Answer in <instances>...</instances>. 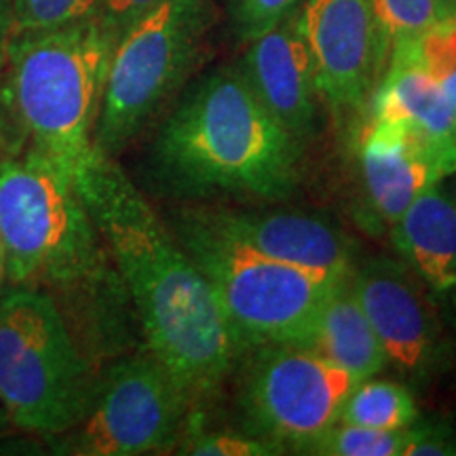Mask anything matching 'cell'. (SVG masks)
Here are the masks:
<instances>
[{
  "instance_id": "1",
  "label": "cell",
  "mask_w": 456,
  "mask_h": 456,
  "mask_svg": "<svg viewBox=\"0 0 456 456\" xmlns=\"http://www.w3.org/2000/svg\"><path fill=\"white\" fill-rule=\"evenodd\" d=\"M74 184L117 266L146 346L192 403L208 399L241 353L212 285L112 157L94 148Z\"/></svg>"
},
{
  "instance_id": "2",
  "label": "cell",
  "mask_w": 456,
  "mask_h": 456,
  "mask_svg": "<svg viewBox=\"0 0 456 456\" xmlns=\"http://www.w3.org/2000/svg\"><path fill=\"white\" fill-rule=\"evenodd\" d=\"M302 148L266 112L241 70L220 68L165 118L148 167L175 199L281 201L300 182Z\"/></svg>"
},
{
  "instance_id": "3",
  "label": "cell",
  "mask_w": 456,
  "mask_h": 456,
  "mask_svg": "<svg viewBox=\"0 0 456 456\" xmlns=\"http://www.w3.org/2000/svg\"><path fill=\"white\" fill-rule=\"evenodd\" d=\"M117 34L98 17L53 30L13 34L3 91L30 146L74 180L94 152Z\"/></svg>"
},
{
  "instance_id": "4",
  "label": "cell",
  "mask_w": 456,
  "mask_h": 456,
  "mask_svg": "<svg viewBox=\"0 0 456 456\" xmlns=\"http://www.w3.org/2000/svg\"><path fill=\"white\" fill-rule=\"evenodd\" d=\"M70 175L28 146L0 159V248L9 285L77 292L104 279L108 249Z\"/></svg>"
},
{
  "instance_id": "5",
  "label": "cell",
  "mask_w": 456,
  "mask_h": 456,
  "mask_svg": "<svg viewBox=\"0 0 456 456\" xmlns=\"http://www.w3.org/2000/svg\"><path fill=\"white\" fill-rule=\"evenodd\" d=\"M98 379L60 302L45 289L0 294V408L11 423L61 436L87 414Z\"/></svg>"
},
{
  "instance_id": "6",
  "label": "cell",
  "mask_w": 456,
  "mask_h": 456,
  "mask_svg": "<svg viewBox=\"0 0 456 456\" xmlns=\"http://www.w3.org/2000/svg\"><path fill=\"white\" fill-rule=\"evenodd\" d=\"M171 232L212 285L241 351L279 342L298 345L340 283L254 252L218 231L201 209H182Z\"/></svg>"
},
{
  "instance_id": "7",
  "label": "cell",
  "mask_w": 456,
  "mask_h": 456,
  "mask_svg": "<svg viewBox=\"0 0 456 456\" xmlns=\"http://www.w3.org/2000/svg\"><path fill=\"white\" fill-rule=\"evenodd\" d=\"M212 0H161L118 34L94 146L118 155L184 85L203 49Z\"/></svg>"
},
{
  "instance_id": "8",
  "label": "cell",
  "mask_w": 456,
  "mask_h": 456,
  "mask_svg": "<svg viewBox=\"0 0 456 456\" xmlns=\"http://www.w3.org/2000/svg\"><path fill=\"white\" fill-rule=\"evenodd\" d=\"M191 397L151 349L121 359L98 380L87 414L61 433L57 452L140 456L171 452L191 425Z\"/></svg>"
},
{
  "instance_id": "9",
  "label": "cell",
  "mask_w": 456,
  "mask_h": 456,
  "mask_svg": "<svg viewBox=\"0 0 456 456\" xmlns=\"http://www.w3.org/2000/svg\"><path fill=\"white\" fill-rule=\"evenodd\" d=\"M248 351L239 403L249 433L283 450L305 452L311 442L338 423L357 380L292 342L258 345Z\"/></svg>"
},
{
  "instance_id": "10",
  "label": "cell",
  "mask_w": 456,
  "mask_h": 456,
  "mask_svg": "<svg viewBox=\"0 0 456 456\" xmlns=\"http://www.w3.org/2000/svg\"><path fill=\"white\" fill-rule=\"evenodd\" d=\"M300 30L323 104L336 118L366 108L391 51L372 0H306Z\"/></svg>"
},
{
  "instance_id": "11",
  "label": "cell",
  "mask_w": 456,
  "mask_h": 456,
  "mask_svg": "<svg viewBox=\"0 0 456 456\" xmlns=\"http://www.w3.org/2000/svg\"><path fill=\"white\" fill-rule=\"evenodd\" d=\"M351 288L399 374L429 380L446 363L448 342L425 283L408 265L370 258L351 271Z\"/></svg>"
},
{
  "instance_id": "12",
  "label": "cell",
  "mask_w": 456,
  "mask_h": 456,
  "mask_svg": "<svg viewBox=\"0 0 456 456\" xmlns=\"http://www.w3.org/2000/svg\"><path fill=\"white\" fill-rule=\"evenodd\" d=\"M357 159L372 212L393 224L420 192L456 171L452 155L408 125L368 117Z\"/></svg>"
},
{
  "instance_id": "13",
  "label": "cell",
  "mask_w": 456,
  "mask_h": 456,
  "mask_svg": "<svg viewBox=\"0 0 456 456\" xmlns=\"http://www.w3.org/2000/svg\"><path fill=\"white\" fill-rule=\"evenodd\" d=\"M248 45L239 70L266 112L305 146L317 131L322 94L300 30V9Z\"/></svg>"
},
{
  "instance_id": "14",
  "label": "cell",
  "mask_w": 456,
  "mask_h": 456,
  "mask_svg": "<svg viewBox=\"0 0 456 456\" xmlns=\"http://www.w3.org/2000/svg\"><path fill=\"white\" fill-rule=\"evenodd\" d=\"M201 214L254 252L328 281H342L355 266L349 237L322 216L235 209H201Z\"/></svg>"
},
{
  "instance_id": "15",
  "label": "cell",
  "mask_w": 456,
  "mask_h": 456,
  "mask_svg": "<svg viewBox=\"0 0 456 456\" xmlns=\"http://www.w3.org/2000/svg\"><path fill=\"white\" fill-rule=\"evenodd\" d=\"M366 106L368 117L408 125L452 155L456 110L425 68L420 41L393 45L385 70Z\"/></svg>"
},
{
  "instance_id": "16",
  "label": "cell",
  "mask_w": 456,
  "mask_h": 456,
  "mask_svg": "<svg viewBox=\"0 0 456 456\" xmlns=\"http://www.w3.org/2000/svg\"><path fill=\"white\" fill-rule=\"evenodd\" d=\"M391 228L399 256L427 288L456 292V205L446 195L427 188Z\"/></svg>"
},
{
  "instance_id": "17",
  "label": "cell",
  "mask_w": 456,
  "mask_h": 456,
  "mask_svg": "<svg viewBox=\"0 0 456 456\" xmlns=\"http://www.w3.org/2000/svg\"><path fill=\"white\" fill-rule=\"evenodd\" d=\"M349 277L334 285L298 345L362 383L383 372L389 362L372 323L355 298Z\"/></svg>"
},
{
  "instance_id": "18",
  "label": "cell",
  "mask_w": 456,
  "mask_h": 456,
  "mask_svg": "<svg viewBox=\"0 0 456 456\" xmlns=\"http://www.w3.org/2000/svg\"><path fill=\"white\" fill-rule=\"evenodd\" d=\"M419 419V406L406 385L368 379L353 387L342 406V423L380 431L408 429Z\"/></svg>"
},
{
  "instance_id": "19",
  "label": "cell",
  "mask_w": 456,
  "mask_h": 456,
  "mask_svg": "<svg viewBox=\"0 0 456 456\" xmlns=\"http://www.w3.org/2000/svg\"><path fill=\"white\" fill-rule=\"evenodd\" d=\"M372 7L391 47L420 41L425 34L456 20V0H372Z\"/></svg>"
},
{
  "instance_id": "20",
  "label": "cell",
  "mask_w": 456,
  "mask_h": 456,
  "mask_svg": "<svg viewBox=\"0 0 456 456\" xmlns=\"http://www.w3.org/2000/svg\"><path fill=\"white\" fill-rule=\"evenodd\" d=\"M406 429L380 431L370 427L334 423L311 442L302 454L317 456H402Z\"/></svg>"
},
{
  "instance_id": "21",
  "label": "cell",
  "mask_w": 456,
  "mask_h": 456,
  "mask_svg": "<svg viewBox=\"0 0 456 456\" xmlns=\"http://www.w3.org/2000/svg\"><path fill=\"white\" fill-rule=\"evenodd\" d=\"M11 7L13 34H24L53 30L98 17L102 0H11Z\"/></svg>"
},
{
  "instance_id": "22",
  "label": "cell",
  "mask_w": 456,
  "mask_h": 456,
  "mask_svg": "<svg viewBox=\"0 0 456 456\" xmlns=\"http://www.w3.org/2000/svg\"><path fill=\"white\" fill-rule=\"evenodd\" d=\"M178 454L195 456H273L283 454L285 450L254 433H195L184 436L180 442Z\"/></svg>"
},
{
  "instance_id": "23",
  "label": "cell",
  "mask_w": 456,
  "mask_h": 456,
  "mask_svg": "<svg viewBox=\"0 0 456 456\" xmlns=\"http://www.w3.org/2000/svg\"><path fill=\"white\" fill-rule=\"evenodd\" d=\"M420 57L456 110V20L420 38Z\"/></svg>"
},
{
  "instance_id": "24",
  "label": "cell",
  "mask_w": 456,
  "mask_h": 456,
  "mask_svg": "<svg viewBox=\"0 0 456 456\" xmlns=\"http://www.w3.org/2000/svg\"><path fill=\"white\" fill-rule=\"evenodd\" d=\"M302 0H232V24L241 43H252L260 34L281 24L300 9Z\"/></svg>"
},
{
  "instance_id": "25",
  "label": "cell",
  "mask_w": 456,
  "mask_h": 456,
  "mask_svg": "<svg viewBox=\"0 0 456 456\" xmlns=\"http://www.w3.org/2000/svg\"><path fill=\"white\" fill-rule=\"evenodd\" d=\"M456 436L444 423H420L419 419L406 429L402 456H452Z\"/></svg>"
},
{
  "instance_id": "26",
  "label": "cell",
  "mask_w": 456,
  "mask_h": 456,
  "mask_svg": "<svg viewBox=\"0 0 456 456\" xmlns=\"http://www.w3.org/2000/svg\"><path fill=\"white\" fill-rule=\"evenodd\" d=\"M159 3L161 0H102L100 20L118 37Z\"/></svg>"
},
{
  "instance_id": "27",
  "label": "cell",
  "mask_w": 456,
  "mask_h": 456,
  "mask_svg": "<svg viewBox=\"0 0 456 456\" xmlns=\"http://www.w3.org/2000/svg\"><path fill=\"white\" fill-rule=\"evenodd\" d=\"M11 34H13V7H11V0H0V72H3Z\"/></svg>"
},
{
  "instance_id": "28",
  "label": "cell",
  "mask_w": 456,
  "mask_h": 456,
  "mask_svg": "<svg viewBox=\"0 0 456 456\" xmlns=\"http://www.w3.org/2000/svg\"><path fill=\"white\" fill-rule=\"evenodd\" d=\"M4 285H7V269H4V256L3 248H0V294L4 292Z\"/></svg>"
},
{
  "instance_id": "29",
  "label": "cell",
  "mask_w": 456,
  "mask_h": 456,
  "mask_svg": "<svg viewBox=\"0 0 456 456\" xmlns=\"http://www.w3.org/2000/svg\"><path fill=\"white\" fill-rule=\"evenodd\" d=\"M452 155H454V165H456V135H454V144H452Z\"/></svg>"
}]
</instances>
